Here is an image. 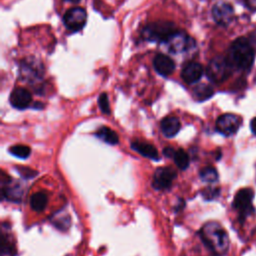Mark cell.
<instances>
[{
  "instance_id": "obj_1",
  "label": "cell",
  "mask_w": 256,
  "mask_h": 256,
  "mask_svg": "<svg viewBox=\"0 0 256 256\" xmlns=\"http://www.w3.org/2000/svg\"><path fill=\"white\" fill-rule=\"evenodd\" d=\"M226 58L233 70L248 72L253 65L254 51L246 38L239 37L230 45Z\"/></svg>"
},
{
  "instance_id": "obj_2",
  "label": "cell",
  "mask_w": 256,
  "mask_h": 256,
  "mask_svg": "<svg viewBox=\"0 0 256 256\" xmlns=\"http://www.w3.org/2000/svg\"><path fill=\"white\" fill-rule=\"evenodd\" d=\"M204 244L216 256L224 255L229 248V237L225 229L215 221L207 222L200 230Z\"/></svg>"
},
{
  "instance_id": "obj_3",
  "label": "cell",
  "mask_w": 256,
  "mask_h": 256,
  "mask_svg": "<svg viewBox=\"0 0 256 256\" xmlns=\"http://www.w3.org/2000/svg\"><path fill=\"white\" fill-rule=\"evenodd\" d=\"M176 30L175 25L168 21H156L148 24L142 31V36L148 41L165 42Z\"/></svg>"
},
{
  "instance_id": "obj_4",
  "label": "cell",
  "mask_w": 256,
  "mask_h": 256,
  "mask_svg": "<svg viewBox=\"0 0 256 256\" xmlns=\"http://www.w3.org/2000/svg\"><path fill=\"white\" fill-rule=\"evenodd\" d=\"M232 70L233 69L226 57L216 56L209 62L206 69V75L212 82L221 83L231 75Z\"/></svg>"
},
{
  "instance_id": "obj_5",
  "label": "cell",
  "mask_w": 256,
  "mask_h": 256,
  "mask_svg": "<svg viewBox=\"0 0 256 256\" xmlns=\"http://www.w3.org/2000/svg\"><path fill=\"white\" fill-rule=\"evenodd\" d=\"M254 198V191L251 188H242L237 191L233 199V208L237 210L239 219L245 220L254 211L252 200Z\"/></svg>"
},
{
  "instance_id": "obj_6",
  "label": "cell",
  "mask_w": 256,
  "mask_h": 256,
  "mask_svg": "<svg viewBox=\"0 0 256 256\" xmlns=\"http://www.w3.org/2000/svg\"><path fill=\"white\" fill-rule=\"evenodd\" d=\"M165 43L172 53H181L195 46L194 40L184 31H175L168 37Z\"/></svg>"
},
{
  "instance_id": "obj_7",
  "label": "cell",
  "mask_w": 256,
  "mask_h": 256,
  "mask_svg": "<svg viewBox=\"0 0 256 256\" xmlns=\"http://www.w3.org/2000/svg\"><path fill=\"white\" fill-rule=\"evenodd\" d=\"M87 21V13L81 7L69 9L63 17V22L67 29L75 32L81 30Z\"/></svg>"
},
{
  "instance_id": "obj_8",
  "label": "cell",
  "mask_w": 256,
  "mask_h": 256,
  "mask_svg": "<svg viewBox=\"0 0 256 256\" xmlns=\"http://www.w3.org/2000/svg\"><path fill=\"white\" fill-rule=\"evenodd\" d=\"M241 125V118L232 113H226L216 120V129L224 136H231L237 132Z\"/></svg>"
},
{
  "instance_id": "obj_9",
  "label": "cell",
  "mask_w": 256,
  "mask_h": 256,
  "mask_svg": "<svg viewBox=\"0 0 256 256\" xmlns=\"http://www.w3.org/2000/svg\"><path fill=\"white\" fill-rule=\"evenodd\" d=\"M176 177V172L170 167L157 168L154 175L152 186L157 190L169 189Z\"/></svg>"
},
{
  "instance_id": "obj_10",
  "label": "cell",
  "mask_w": 256,
  "mask_h": 256,
  "mask_svg": "<svg viewBox=\"0 0 256 256\" xmlns=\"http://www.w3.org/2000/svg\"><path fill=\"white\" fill-rule=\"evenodd\" d=\"M212 16L215 22L222 26H227L233 20V7L225 2H218L212 8Z\"/></svg>"
},
{
  "instance_id": "obj_11",
  "label": "cell",
  "mask_w": 256,
  "mask_h": 256,
  "mask_svg": "<svg viewBox=\"0 0 256 256\" xmlns=\"http://www.w3.org/2000/svg\"><path fill=\"white\" fill-rule=\"evenodd\" d=\"M32 101V96L30 92L22 87H17L13 89L10 94V104L16 109L27 108Z\"/></svg>"
},
{
  "instance_id": "obj_12",
  "label": "cell",
  "mask_w": 256,
  "mask_h": 256,
  "mask_svg": "<svg viewBox=\"0 0 256 256\" xmlns=\"http://www.w3.org/2000/svg\"><path fill=\"white\" fill-rule=\"evenodd\" d=\"M153 65L157 73L165 77L171 75L175 69L174 61L164 54H157L153 60Z\"/></svg>"
},
{
  "instance_id": "obj_13",
  "label": "cell",
  "mask_w": 256,
  "mask_h": 256,
  "mask_svg": "<svg viewBox=\"0 0 256 256\" xmlns=\"http://www.w3.org/2000/svg\"><path fill=\"white\" fill-rule=\"evenodd\" d=\"M202 74H203V67L201 64L197 62L187 63L181 71L182 79L188 84L197 82L201 78Z\"/></svg>"
},
{
  "instance_id": "obj_14",
  "label": "cell",
  "mask_w": 256,
  "mask_h": 256,
  "mask_svg": "<svg viewBox=\"0 0 256 256\" xmlns=\"http://www.w3.org/2000/svg\"><path fill=\"white\" fill-rule=\"evenodd\" d=\"M181 124L177 117L175 116H167L162 119L160 123V129L164 136L171 138L174 137L180 130Z\"/></svg>"
},
{
  "instance_id": "obj_15",
  "label": "cell",
  "mask_w": 256,
  "mask_h": 256,
  "mask_svg": "<svg viewBox=\"0 0 256 256\" xmlns=\"http://www.w3.org/2000/svg\"><path fill=\"white\" fill-rule=\"evenodd\" d=\"M131 148L133 150H135L136 152H138L139 154H141L142 156H144V157L150 158L152 160H159L160 159L157 149L150 143L135 140L131 143Z\"/></svg>"
},
{
  "instance_id": "obj_16",
  "label": "cell",
  "mask_w": 256,
  "mask_h": 256,
  "mask_svg": "<svg viewBox=\"0 0 256 256\" xmlns=\"http://www.w3.org/2000/svg\"><path fill=\"white\" fill-rule=\"evenodd\" d=\"M96 136L101 139L102 141L108 143V144H111V145H115L119 142V137H118V134L113 131L112 129L108 128V127H101L97 130L96 132Z\"/></svg>"
},
{
  "instance_id": "obj_17",
  "label": "cell",
  "mask_w": 256,
  "mask_h": 256,
  "mask_svg": "<svg viewBox=\"0 0 256 256\" xmlns=\"http://www.w3.org/2000/svg\"><path fill=\"white\" fill-rule=\"evenodd\" d=\"M47 201L48 198L45 192H36L30 197V207L36 212H41L45 209Z\"/></svg>"
},
{
  "instance_id": "obj_18",
  "label": "cell",
  "mask_w": 256,
  "mask_h": 256,
  "mask_svg": "<svg viewBox=\"0 0 256 256\" xmlns=\"http://www.w3.org/2000/svg\"><path fill=\"white\" fill-rule=\"evenodd\" d=\"M193 96L198 101H205L212 97L214 94V90L210 85L207 84H199L194 87L193 89Z\"/></svg>"
},
{
  "instance_id": "obj_19",
  "label": "cell",
  "mask_w": 256,
  "mask_h": 256,
  "mask_svg": "<svg viewBox=\"0 0 256 256\" xmlns=\"http://www.w3.org/2000/svg\"><path fill=\"white\" fill-rule=\"evenodd\" d=\"M3 196L10 201H19L22 195V187L20 185L10 186L7 182V185L2 188Z\"/></svg>"
},
{
  "instance_id": "obj_20",
  "label": "cell",
  "mask_w": 256,
  "mask_h": 256,
  "mask_svg": "<svg viewBox=\"0 0 256 256\" xmlns=\"http://www.w3.org/2000/svg\"><path fill=\"white\" fill-rule=\"evenodd\" d=\"M174 159V162L176 164V166L181 169V170H185L188 166H189V162H190V159H189V156L188 154L182 150V149H178V150H175L174 152V155L172 157Z\"/></svg>"
},
{
  "instance_id": "obj_21",
  "label": "cell",
  "mask_w": 256,
  "mask_h": 256,
  "mask_svg": "<svg viewBox=\"0 0 256 256\" xmlns=\"http://www.w3.org/2000/svg\"><path fill=\"white\" fill-rule=\"evenodd\" d=\"M199 176L202 179V181L208 182V183H213L218 180V173H217L216 169L211 166L201 169Z\"/></svg>"
},
{
  "instance_id": "obj_22",
  "label": "cell",
  "mask_w": 256,
  "mask_h": 256,
  "mask_svg": "<svg viewBox=\"0 0 256 256\" xmlns=\"http://www.w3.org/2000/svg\"><path fill=\"white\" fill-rule=\"evenodd\" d=\"M9 152L10 154H12L13 156L15 157H18V158H27L30 153H31V149L26 146V145H13L10 147L9 149Z\"/></svg>"
},
{
  "instance_id": "obj_23",
  "label": "cell",
  "mask_w": 256,
  "mask_h": 256,
  "mask_svg": "<svg viewBox=\"0 0 256 256\" xmlns=\"http://www.w3.org/2000/svg\"><path fill=\"white\" fill-rule=\"evenodd\" d=\"M98 105L101 109V111L105 114H109L110 113V106H109V100H108V96L106 93H102L100 94L99 98H98Z\"/></svg>"
},
{
  "instance_id": "obj_24",
  "label": "cell",
  "mask_w": 256,
  "mask_h": 256,
  "mask_svg": "<svg viewBox=\"0 0 256 256\" xmlns=\"http://www.w3.org/2000/svg\"><path fill=\"white\" fill-rule=\"evenodd\" d=\"M220 193V189L218 187H206L202 191V195L206 200H212L218 197Z\"/></svg>"
},
{
  "instance_id": "obj_25",
  "label": "cell",
  "mask_w": 256,
  "mask_h": 256,
  "mask_svg": "<svg viewBox=\"0 0 256 256\" xmlns=\"http://www.w3.org/2000/svg\"><path fill=\"white\" fill-rule=\"evenodd\" d=\"M18 172L24 177V178H31V177H34L37 172L36 171H33L32 169L30 168H27V167H16Z\"/></svg>"
},
{
  "instance_id": "obj_26",
  "label": "cell",
  "mask_w": 256,
  "mask_h": 256,
  "mask_svg": "<svg viewBox=\"0 0 256 256\" xmlns=\"http://www.w3.org/2000/svg\"><path fill=\"white\" fill-rule=\"evenodd\" d=\"M245 4L249 10H256V0H245Z\"/></svg>"
},
{
  "instance_id": "obj_27",
  "label": "cell",
  "mask_w": 256,
  "mask_h": 256,
  "mask_svg": "<svg viewBox=\"0 0 256 256\" xmlns=\"http://www.w3.org/2000/svg\"><path fill=\"white\" fill-rule=\"evenodd\" d=\"M174 152H175V150L172 147H165V149L163 150L164 155L167 157H173Z\"/></svg>"
},
{
  "instance_id": "obj_28",
  "label": "cell",
  "mask_w": 256,
  "mask_h": 256,
  "mask_svg": "<svg viewBox=\"0 0 256 256\" xmlns=\"http://www.w3.org/2000/svg\"><path fill=\"white\" fill-rule=\"evenodd\" d=\"M250 127H251L252 132L256 135V117L251 120V122H250Z\"/></svg>"
},
{
  "instance_id": "obj_29",
  "label": "cell",
  "mask_w": 256,
  "mask_h": 256,
  "mask_svg": "<svg viewBox=\"0 0 256 256\" xmlns=\"http://www.w3.org/2000/svg\"><path fill=\"white\" fill-rule=\"evenodd\" d=\"M65 1H68V2H72V3H77L78 1L80 0H65Z\"/></svg>"
}]
</instances>
